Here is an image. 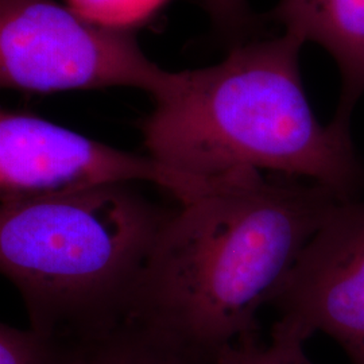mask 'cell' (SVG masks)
I'll return each mask as SVG.
<instances>
[{"mask_svg": "<svg viewBox=\"0 0 364 364\" xmlns=\"http://www.w3.org/2000/svg\"><path fill=\"white\" fill-rule=\"evenodd\" d=\"M168 3L169 0H68L66 4L99 26L132 31Z\"/></svg>", "mask_w": 364, "mask_h": 364, "instance_id": "9", "label": "cell"}, {"mask_svg": "<svg viewBox=\"0 0 364 364\" xmlns=\"http://www.w3.org/2000/svg\"><path fill=\"white\" fill-rule=\"evenodd\" d=\"M272 336L336 340L364 364V200H340L299 254L273 302Z\"/></svg>", "mask_w": 364, "mask_h": 364, "instance_id": "6", "label": "cell"}, {"mask_svg": "<svg viewBox=\"0 0 364 364\" xmlns=\"http://www.w3.org/2000/svg\"><path fill=\"white\" fill-rule=\"evenodd\" d=\"M341 198L311 181H269L246 171L170 212L126 320L220 362L258 336L309 239Z\"/></svg>", "mask_w": 364, "mask_h": 364, "instance_id": "1", "label": "cell"}, {"mask_svg": "<svg viewBox=\"0 0 364 364\" xmlns=\"http://www.w3.org/2000/svg\"><path fill=\"white\" fill-rule=\"evenodd\" d=\"M111 183L0 204V275L28 328L65 344L124 321L171 209Z\"/></svg>", "mask_w": 364, "mask_h": 364, "instance_id": "3", "label": "cell"}, {"mask_svg": "<svg viewBox=\"0 0 364 364\" xmlns=\"http://www.w3.org/2000/svg\"><path fill=\"white\" fill-rule=\"evenodd\" d=\"M305 343L272 336L263 343L259 336L239 341L223 353L219 364H313L305 353Z\"/></svg>", "mask_w": 364, "mask_h": 364, "instance_id": "11", "label": "cell"}, {"mask_svg": "<svg viewBox=\"0 0 364 364\" xmlns=\"http://www.w3.org/2000/svg\"><path fill=\"white\" fill-rule=\"evenodd\" d=\"M291 34L239 42L215 65L174 72L142 123L147 156L201 177L272 170L358 198L363 165L350 123L313 112Z\"/></svg>", "mask_w": 364, "mask_h": 364, "instance_id": "2", "label": "cell"}, {"mask_svg": "<svg viewBox=\"0 0 364 364\" xmlns=\"http://www.w3.org/2000/svg\"><path fill=\"white\" fill-rule=\"evenodd\" d=\"M69 344L0 323V364H66Z\"/></svg>", "mask_w": 364, "mask_h": 364, "instance_id": "10", "label": "cell"}, {"mask_svg": "<svg viewBox=\"0 0 364 364\" xmlns=\"http://www.w3.org/2000/svg\"><path fill=\"white\" fill-rule=\"evenodd\" d=\"M210 21L224 38L237 39L247 36L255 25L248 0H203Z\"/></svg>", "mask_w": 364, "mask_h": 364, "instance_id": "12", "label": "cell"}, {"mask_svg": "<svg viewBox=\"0 0 364 364\" xmlns=\"http://www.w3.org/2000/svg\"><path fill=\"white\" fill-rule=\"evenodd\" d=\"M272 18L302 43L332 54L343 77L336 117L350 122L364 92V0H279Z\"/></svg>", "mask_w": 364, "mask_h": 364, "instance_id": "7", "label": "cell"}, {"mask_svg": "<svg viewBox=\"0 0 364 364\" xmlns=\"http://www.w3.org/2000/svg\"><path fill=\"white\" fill-rule=\"evenodd\" d=\"M144 182L165 189L178 203L207 195L221 183L0 105V204Z\"/></svg>", "mask_w": 364, "mask_h": 364, "instance_id": "5", "label": "cell"}, {"mask_svg": "<svg viewBox=\"0 0 364 364\" xmlns=\"http://www.w3.org/2000/svg\"><path fill=\"white\" fill-rule=\"evenodd\" d=\"M66 364H219L156 329L124 320L105 332L69 344Z\"/></svg>", "mask_w": 364, "mask_h": 364, "instance_id": "8", "label": "cell"}, {"mask_svg": "<svg viewBox=\"0 0 364 364\" xmlns=\"http://www.w3.org/2000/svg\"><path fill=\"white\" fill-rule=\"evenodd\" d=\"M173 76L146 55L131 31L99 26L57 0H0V90L127 87L154 100Z\"/></svg>", "mask_w": 364, "mask_h": 364, "instance_id": "4", "label": "cell"}]
</instances>
